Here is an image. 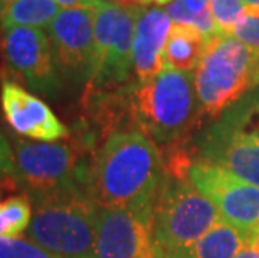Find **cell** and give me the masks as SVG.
<instances>
[{"label":"cell","mask_w":259,"mask_h":258,"mask_svg":"<svg viewBox=\"0 0 259 258\" xmlns=\"http://www.w3.org/2000/svg\"><path fill=\"white\" fill-rule=\"evenodd\" d=\"M166 178L161 148L136 126L115 128L91 161V195L101 208L152 213Z\"/></svg>","instance_id":"6da1fadb"},{"label":"cell","mask_w":259,"mask_h":258,"mask_svg":"<svg viewBox=\"0 0 259 258\" xmlns=\"http://www.w3.org/2000/svg\"><path fill=\"white\" fill-rule=\"evenodd\" d=\"M132 126L159 148L174 150L202 118L192 72L164 67L147 84H134L129 99Z\"/></svg>","instance_id":"7a4b0ae2"},{"label":"cell","mask_w":259,"mask_h":258,"mask_svg":"<svg viewBox=\"0 0 259 258\" xmlns=\"http://www.w3.org/2000/svg\"><path fill=\"white\" fill-rule=\"evenodd\" d=\"M189 153L259 186V86L196 134Z\"/></svg>","instance_id":"3957f363"},{"label":"cell","mask_w":259,"mask_h":258,"mask_svg":"<svg viewBox=\"0 0 259 258\" xmlns=\"http://www.w3.org/2000/svg\"><path fill=\"white\" fill-rule=\"evenodd\" d=\"M194 86L202 116L216 119L259 86V51L231 34L207 37Z\"/></svg>","instance_id":"277c9868"},{"label":"cell","mask_w":259,"mask_h":258,"mask_svg":"<svg viewBox=\"0 0 259 258\" xmlns=\"http://www.w3.org/2000/svg\"><path fill=\"white\" fill-rule=\"evenodd\" d=\"M80 138L74 142H32L15 138L17 186L30 198L60 191L91 195V161L96 141L89 134Z\"/></svg>","instance_id":"5b68a950"},{"label":"cell","mask_w":259,"mask_h":258,"mask_svg":"<svg viewBox=\"0 0 259 258\" xmlns=\"http://www.w3.org/2000/svg\"><path fill=\"white\" fill-rule=\"evenodd\" d=\"M29 237L59 258H97L99 205L85 191H60L30 198Z\"/></svg>","instance_id":"8992f818"},{"label":"cell","mask_w":259,"mask_h":258,"mask_svg":"<svg viewBox=\"0 0 259 258\" xmlns=\"http://www.w3.org/2000/svg\"><path fill=\"white\" fill-rule=\"evenodd\" d=\"M219 222L221 213L191 183L186 171L166 168L152 211V233L159 248L164 253H186Z\"/></svg>","instance_id":"52a82bcc"},{"label":"cell","mask_w":259,"mask_h":258,"mask_svg":"<svg viewBox=\"0 0 259 258\" xmlns=\"http://www.w3.org/2000/svg\"><path fill=\"white\" fill-rule=\"evenodd\" d=\"M4 64L15 79L32 91L57 99L64 82L54 60L47 32L34 27L2 29Z\"/></svg>","instance_id":"ba28073f"},{"label":"cell","mask_w":259,"mask_h":258,"mask_svg":"<svg viewBox=\"0 0 259 258\" xmlns=\"http://www.w3.org/2000/svg\"><path fill=\"white\" fill-rule=\"evenodd\" d=\"M54 60L65 84L82 87L89 84L94 72V10L64 9L46 29Z\"/></svg>","instance_id":"9c48e42d"},{"label":"cell","mask_w":259,"mask_h":258,"mask_svg":"<svg viewBox=\"0 0 259 258\" xmlns=\"http://www.w3.org/2000/svg\"><path fill=\"white\" fill-rule=\"evenodd\" d=\"M186 174L191 183L214 203L224 222L246 232H254L259 227V186L192 155Z\"/></svg>","instance_id":"30bf717a"},{"label":"cell","mask_w":259,"mask_h":258,"mask_svg":"<svg viewBox=\"0 0 259 258\" xmlns=\"http://www.w3.org/2000/svg\"><path fill=\"white\" fill-rule=\"evenodd\" d=\"M157 248L152 233V213L109 210L99 206L97 258H147Z\"/></svg>","instance_id":"8fae6325"},{"label":"cell","mask_w":259,"mask_h":258,"mask_svg":"<svg viewBox=\"0 0 259 258\" xmlns=\"http://www.w3.org/2000/svg\"><path fill=\"white\" fill-rule=\"evenodd\" d=\"M0 102L4 118L15 134L40 142H56L69 138V129L52 109L17 82L4 79Z\"/></svg>","instance_id":"7c38bea8"},{"label":"cell","mask_w":259,"mask_h":258,"mask_svg":"<svg viewBox=\"0 0 259 258\" xmlns=\"http://www.w3.org/2000/svg\"><path fill=\"white\" fill-rule=\"evenodd\" d=\"M172 20L162 9L139 10L134 32V78L136 84H147L164 69L166 47Z\"/></svg>","instance_id":"4fadbf2b"},{"label":"cell","mask_w":259,"mask_h":258,"mask_svg":"<svg viewBox=\"0 0 259 258\" xmlns=\"http://www.w3.org/2000/svg\"><path fill=\"white\" fill-rule=\"evenodd\" d=\"M254 232H246L228 222H219L186 251L187 258H236Z\"/></svg>","instance_id":"5bb4252c"},{"label":"cell","mask_w":259,"mask_h":258,"mask_svg":"<svg viewBox=\"0 0 259 258\" xmlns=\"http://www.w3.org/2000/svg\"><path fill=\"white\" fill-rule=\"evenodd\" d=\"M206 37L199 30L189 25L172 24L164 47V67L192 72L196 70Z\"/></svg>","instance_id":"9a60e30c"},{"label":"cell","mask_w":259,"mask_h":258,"mask_svg":"<svg viewBox=\"0 0 259 258\" xmlns=\"http://www.w3.org/2000/svg\"><path fill=\"white\" fill-rule=\"evenodd\" d=\"M60 5L54 0H0V29L44 27L59 15Z\"/></svg>","instance_id":"2e32d148"},{"label":"cell","mask_w":259,"mask_h":258,"mask_svg":"<svg viewBox=\"0 0 259 258\" xmlns=\"http://www.w3.org/2000/svg\"><path fill=\"white\" fill-rule=\"evenodd\" d=\"M164 10L167 12L172 24L194 27L206 39L219 34L209 4L194 2V0H174V2L167 4Z\"/></svg>","instance_id":"e0dca14e"},{"label":"cell","mask_w":259,"mask_h":258,"mask_svg":"<svg viewBox=\"0 0 259 258\" xmlns=\"http://www.w3.org/2000/svg\"><path fill=\"white\" fill-rule=\"evenodd\" d=\"M34 203L29 195H15L0 205V237L20 238L30 227Z\"/></svg>","instance_id":"ac0fdd59"},{"label":"cell","mask_w":259,"mask_h":258,"mask_svg":"<svg viewBox=\"0 0 259 258\" xmlns=\"http://www.w3.org/2000/svg\"><path fill=\"white\" fill-rule=\"evenodd\" d=\"M209 9L219 32L233 34L238 20L244 14L246 5L242 0H209Z\"/></svg>","instance_id":"d6986e66"},{"label":"cell","mask_w":259,"mask_h":258,"mask_svg":"<svg viewBox=\"0 0 259 258\" xmlns=\"http://www.w3.org/2000/svg\"><path fill=\"white\" fill-rule=\"evenodd\" d=\"M0 258H59L42 246L22 238L0 237Z\"/></svg>","instance_id":"ffe728a7"},{"label":"cell","mask_w":259,"mask_h":258,"mask_svg":"<svg viewBox=\"0 0 259 258\" xmlns=\"http://www.w3.org/2000/svg\"><path fill=\"white\" fill-rule=\"evenodd\" d=\"M231 35L259 51V9L246 7Z\"/></svg>","instance_id":"44dd1931"},{"label":"cell","mask_w":259,"mask_h":258,"mask_svg":"<svg viewBox=\"0 0 259 258\" xmlns=\"http://www.w3.org/2000/svg\"><path fill=\"white\" fill-rule=\"evenodd\" d=\"M0 188L15 190L19 188L15 181V156L7 138L0 131Z\"/></svg>","instance_id":"7402d4cb"},{"label":"cell","mask_w":259,"mask_h":258,"mask_svg":"<svg viewBox=\"0 0 259 258\" xmlns=\"http://www.w3.org/2000/svg\"><path fill=\"white\" fill-rule=\"evenodd\" d=\"M60 7L65 9H87V10H97L106 0H54Z\"/></svg>","instance_id":"603a6c76"},{"label":"cell","mask_w":259,"mask_h":258,"mask_svg":"<svg viewBox=\"0 0 259 258\" xmlns=\"http://www.w3.org/2000/svg\"><path fill=\"white\" fill-rule=\"evenodd\" d=\"M236 258H259V245L254 240V233H252V238H251L249 243L239 251V255Z\"/></svg>","instance_id":"cb8c5ba5"},{"label":"cell","mask_w":259,"mask_h":258,"mask_svg":"<svg viewBox=\"0 0 259 258\" xmlns=\"http://www.w3.org/2000/svg\"><path fill=\"white\" fill-rule=\"evenodd\" d=\"M246 7H251V9H259V0H242Z\"/></svg>","instance_id":"d4e9b609"},{"label":"cell","mask_w":259,"mask_h":258,"mask_svg":"<svg viewBox=\"0 0 259 258\" xmlns=\"http://www.w3.org/2000/svg\"><path fill=\"white\" fill-rule=\"evenodd\" d=\"M147 258H164V251L157 246V248L154 250V253H152L151 256H147Z\"/></svg>","instance_id":"484cf974"},{"label":"cell","mask_w":259,"mask_h":258,"mask_svg":"<svg viewBox=\"0 0 259 258\" xmlns=\"http://www.w3.org/2000/svg\"><path fill=\"white\" fill-rule=\"evenodd\" d=\"M164 258H187L184 253H164Z\"/></svg>","instance_id":"4316f807"},{"label":"cell","mask_w":259,"mask_h":258,"mask_svg":"<svg viewBox=\"0 0 259 258\" xmlns=\"http://www.w3.org/2000/svg\"><path fill=\"white\" fill-rule=\"evenodd\" d=\"M154 2V4H170V2H174V0H149V4Z\"/></svg>","instance_id":"83f0119b"},{"label":"cell","mask_w":259,"mask_h":258,"mask_svg":"<svg viewBox=\"0 0 259 258\" xmlns=\"http://www.w3.org/2000/svg\"><path fill=\"white\" fill-rule=\"evenodd\" d=\"M254 240L257 241V245H259V227L254 230Z\"/></svg>","instance_id":"f1b7e54d"},{"label":"cell","mask_w":259,"mask_h":258,"mask_svg":"<svg viewBox=\"0 0 259 258\" xmlns=\"http://www.w3.org/2000/svg\"><path fill=\"white\" fill-rule=\"evenodd\" d=\"M194 2H201V4H209V0H194Z\"/></svg>","instance_id":"f546056e"}]
</instances>
